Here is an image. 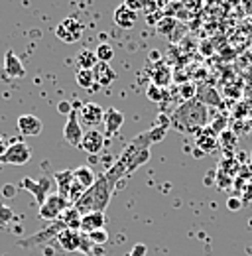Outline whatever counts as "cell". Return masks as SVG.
<instances>
[{
    "label": "cell",
    "instance_id": "5bb4252c",
    "mask_svg": "<svg viewBox=\"0 0 252 256\" xmlns=\"http://www.w3.org/2000/svg\"><path fill=\"white\" fill-rule=\"evenodd\" d=\"M106 223V215L104 213H87V215H81V224H79V230L83 234H89L93 230L98 228H104Z\"/></svg>",
    "mask_w": 252,
    "mask_h": 256
},
{
    "label": "cell",
    "instance_id": "e575fe53",
    "mask_svg": "<svg viewBox=\"0 0 252 256\" xmlns=\"http://www.w3.org/2000/svg\"><path fill=\"white\" fill-rule=\"evenodd\" d=\"M128 256H132V254H128Z\"/></svg>",
    "mask_w": 252,
    "mask_h": 256
},
{
    "label": "cell",
    "instance_id": "9a60e30c",
    "mask_svg": "<svg viewBox=\"0 0 252 256\" xmlns=\"http://www.w3.org/2000/svg\"><path fill=\"white\" fill-rule=\"evenodd\" d=\"M104 128H106V136H114L122 124H124V114L116 108H106L104 110Z\"/></svg>",
    "mask_w": 252,
    "mask_h": 256
},
{
    "label": "cell",
    "instance_id": "ba28073f",
    "mask_svg": "<svg viewBox=\"0 0 252 256\" xmlns=\"http://www.w3.org/2000/svg\"><path fill=\"white\" fill-rule=\"evenodd\" d=\"M83 128H81V122H79V110H73L69 116H67V122L63 126V138L67 144L79 148L81 146V140H83Z\"/></svg>",
    "mask_w": 252,
    "mask_h": 256
},
{
    "label": "cell",
    "instance_id": "ac0fdd59",
    "mask_svg": "<svg viewBox=\"0 0 252 256\" xmlns=\"http://www.w3.org/2000/svg\"><path fill=\"white\" fill-rule=\"evenodd\" d=\"M54 180H56L58 190H60L58 193H62L63 197H67V193H69L71 186H73V182H75L73 170H62V172H56V174H54Z\"/></svg>",
    "mask_w": 252,
    "mask_h": 256
},
{
    "label": "cell",
    "instance_id": "7c38bea8",
    "mask_svg": "<svg viewBox=\"0 0 252 256\" xmlns=\"http://www.w3.org/2000/svg\"><path fill=\"white\" fill-rule=\"evenodd\" d=\"M16 124H18L20 134H24V136H38L44 130V122L38 116H34V114H22V116H18V122Z\"/></svg>",
    "mask_w": 252,
    "mask_h": 256
},
{
    "label": "cell",
    "instance_id": "cb8c5ba5",
    "mask_svg": "<svg viewBox=\"0 0 252 256\" xmlns=\"http://www.w3.org/2000/svg\"><path fill=\"white\" fill-rule=\"evenodd\" d=\"M87 238H89L91 244H104V242L108 240V232H106V228H98V230L89 232Z\"/></svg>",
    "mask_w": 252,
    "mask_h": 256
},
{
    "label": "cell",
    "instance_id": "484cf974",
    "mask_svg": "<svg viewBox=\"0 0 252 256\" xmlns=\"http://www.w3.org/2000/svg\"><path fill=\"white\" fill-rule=\"evenodd\" d=\"M219 144L224 148H234L236 146V134L230 132V130H224L219 136Z\"/></svg>",
    "mask_w": 252,
    "mask_h": 256
},
{
    "label": "cell",
    "instance_id": "52a82bcc",
    "mask_svg": "<svg viewBox=\"0 0 252 256\" xmlns=\"http://www.w3.org/2000/svg\"><path fill=\"white\" fill-rule=\"evenodd\" d=\"M60 246L67 252H77V250H85V234L81 230H73V228H63L62 232L56 236Z\"/></svg>",
    "mask_w": 252,
    "mask_h": 256
},
{
    "label": "cell",
    "instance_id": "8992f818",
    "mask_svg": "<svg viewBox=\"0 0 252 256\" xmlns=\"http://www.w3.org/2000/svg\"><path fill=\"white\" fill-rule=\"evenodd\" d=\"M32 160V150L26 142H20V140H14L8 150L4 152V156L0 158L2 164H12V166H24Z\"/></svg>",
    "mask_w": 252,
    "mask_h": 256
},
{
    "label": "cell",
    "instance_id": "d6986e66",
    "mask_svg": "<svg viewBox=\"0 0 252 256\" xmlns=\"http://www.w3.org/2000/svg\"><path fill=\"white\" fill-rule=\"evenodd\" d=\"M98 64L96 60V54L89 52V50H83L75 56V65H77V71H93L94 65Z\"/></svg>",
    "mask_w": 252,
    "mask_h": 256
},
{
    "label": "cell",
    "instance_id": "4316f807",
    "mask_svg": "<svg viewBox=\"0 0 252 256\" xmlns=\"http://www.w3.org/2000/svg\"><path fill=\"white\" fill-rule=\"evenodd\" d=\"M12 219H14V211H12L8 205L0 203V226L10 224V223H12Z\"/></svg>",
    "mask_w": 252,
    "mask_h": 256
},
{
    "label": "cell",
    "instance_id": "d4e9b609",
    "mask_svg": "<svg viewBox=\"0 0 252 256\" xmlns=\"http://www.w3.org/2000/svg\"><path fill=\"white\" fill-rule=\"evenodd\" d=\"M197 91H199V93H203V95L207 93V98L203 100V104H205V106H207L209 102H211V104H217V106L220 104V96L217 95V91H213L211 87H199Z\"/></svg>",
    "mask_w": 252,
    "mask_h": 256
},
{
    "label": "cell",
    "instance_id": "836d02e7",
    "mask_svg": "<svg viewBox=\"0 0 252 256\" xmlns=\"http://www.w3.org/2000/svg\"><path fill=\"white\" fill-rule=\"evenodd\" d=\"M8 146H10V144H8V140H6V138L0 134V158L4 156V152L8 150Z\"/></svg>",
    "mask_w": 252,
    "mask_h": 256
},
{
    "label": "cell",
    "instance_id": "f1b7e54d",
    "mask_svg": "<svg viewBox=\"0 0 252 256\" xmlns=\"http://www.w3.org/2000/svg\"><path fill=\"white\" fill-rule=\"evenodd\" d=\"M58 108H60V112H62V114H67V116H69V114L75 110V106H73L69 100H62V102L58 104Z\"/></svg>",
    "mask_w": 252,
    "mask_h": 256
},
{
    "label": "cell",
    "instance_id": "83f0119b",
    "mask_svg": "<svg viewBox=\"0 0 252 256\" xmlns=\"http://www.w3.org/2000/svg\"><path fill=\"white\" fill-rule=\"evenodd\" d=\"M146 93H148V98H150V100H154V102L164 100V91H162V87H158V85H154V83L148 87V91H146Z\"/></svg>",
    "mask_w": 252,
    "mask_h": 256
},
{
    "label": "cell",
    "instance_id": "ffe728a7",
    "mask_svg": "<svg viewBox=\"0 0 252 256\" xmlns=\"http://www.w3.org/2000/svg\"><path fill=\"white\" fill-rule=\"evenodd\" d=\"M73 176H75V182H79L85 190L93 188L94 182H96V176H94V172L89 166H79L77 170H73Z\"/></svg>",
    "mask_w": 252,
    "mask_h": 256
},
{
    "label": "cell",
    "instance_id": "2e32d148",
    "mask_svg": "<svg viewBox=\"0 0 252 256\" xmlns=\"http://www.w3.org/2000/svg\"><path fill=\"white\" fill-rule=\"evenodd\" d=\"M197 146L207 154L215 152V148L219 146V136L211 128H203L201 132H197Z\"/></svg>",
    "mask_w": 252,
    "mask_h": 256
},
{
    "label": "cell",
    "instance_id": "30bf717a",
    "mask_svg": "<svg viewBox=\"0 0 252 256\" xmlns=\"http://www.w3.org/2000/svg\"><path fill=\"white\" fill-rule=\"evenodd\" d=\"M104 120V108L96 102H85L79 108V122L87 126H98Z\"/></svg>",
    "mask_w": 252,
    "mask_h": 256
},
{
    "label": "cell",
    "instance_id": "5b68a950",
    "mask_svg": "<svg viewBox=\"0 0 252 256\" xmlns=\"http://www.w3.org/2000/svg\"><path fill=\"white\" fill-rule=\"evenodd\" d=\"M52 178H48V176H44V178H40L38 182H34L32 178H22V182H20V186L22 188H26L28 192L34 195V199H36V203L42 207L44 203H46V199L52 195L50 190H52Z\"/></svg>",
    "mask_w": 252,
    "mask_h": 256
},
{
    "label": "cell",
    "instance_id": "603a6c76",
    "mask_svg": "<svg viewBox=\"0 0 252 256\" xmlns=\"http://www.w3.org/2000/svg\"><path fill=\"white\" fill-rule=\"evenodd\" d=\"M94 54H96V60L102 62V64H108L114 58V50H112L110 44H98L96 50H94Z\"/></svg>",
    "mask_w": 252,
    "mask_h": 256
},
{
    "label": "cell",
    "instance_id": "44dd1931",
    "mask_svg": "<svg viewBox=\"0 0 252 256\" xmlns=\"http://www.w3.org/2000/svg\"><path fill=\"white\" fill-rule=\"evenodd\" d=\"M75 79H77V85L83 87V89H89V91L98 89L96 83H94L93 71H77V73H75Z\"/></svg>",
    "mask_w": 252,
    "mask_h": 256
},
{
    "label": "cell",
    "instance_id": "7a4b0ae2",
    "mask_svg": "<svg viewBox=\"0 0 252 256\" xmlns=\"http://www.w3.org/2000/svg\"><path fill=\"white\" fill-rule=\"evenodd\" d=\"M112 190H114V182L108 176L96 178L93 188H89L85 192V195L75 203V209L81 215H87V213H104V209H106V205L110 201Z\"/></svg>",
    "mask_w": 252,
    "mask_h": 256
},
{
    "label": "cell",
    "instance_id": "e0dca14e",
    "mask_svg": "<svg viewBox=\"0 0 252 256\" xmlns=\"http://www.w3.org/2000/svg\"><path fill=\"white\" fill-rule=\"evenodd\" d=\"M4 71L10 77H22V75H26L24 65H22V62L18 60V56L14 52H6V56H4Z\"/></svg>",
    "mask_w": 252,
    "mask_h": 256
},
{
    "label": "cell",
    "instance_id": "f546056e",
    "mask_svg": "<svg viewBox=\"0 0 252 256\" xmlns=\"http://www.w3.org/2000/svg\"><path fill=\"white\" fill-rule=\"evenodd\" d=\"M226 207H228L230 211H240V209H242V201L236 199V197H230V199L226 201Z\"/></svg>",
    "mask_w": 252,
    "mask_h": 256
},
{
    "label": "cell",
    "instance_id": "9c48e42d",
    "mask_svg": "<svg viewBox=\"0 0 252 256\" xmlns=\"http://www.w3.org/2000/svg\"><path fill=\"white\" fill-rule=\"evenodd\" d=\"M104 142H106V136L96 130V128H89L85 134H83V140H81V150L87 152L89 156H96L102 148H104Z\"/></svg>",
    "mask_w": 252,
    "mask_h": 256
},
{
    "label": "cell",
    "instance_id": "3957f363",
    "mask_svg": "<svg viewBox=\"0 0 252 256\" xmlns=\"http://www.w3.org/2000/svg\"><path fill=\"white\" fill-rule=\"evenodd\" d=\"M69 207H71V203H69L67 197H63L62 193H52L46 199V203L40 207V219L48 221V223H54V221H58L62 217Z\"/></svg>",
    "mask_w": 252,
    "mask_h": 256
},
{
    "label": "cell",
    "instance_id": "1f68e13d",
    "mask_svg": "<svg viewBox=\"0 0 252 256\" xmlns=\"http://www.w3.org/2000/svg\"><path fill=\"white\" fill-rule=\"evenodd\" d=\"M182 93H186V98L191 100V98H195V87L193 85H186V87H182Z\"/></svg>",
    "mask_w": 252,
    "mask_h": 256
},
{
    "label": "cell",
    "instance_id": "6da1fadb",
    "mask_svg": "<svg viewBox=\"0 0 252 256\" xmlns=\"http://www.w3.org/2000/svg\"><path fill=\"white\" fill-rule=\"evenodd\" d=\"M207 120H209V108L201 100L191 98L174 112L172 126L182 132H201L203 128H207Z\"/></svg>",
    "mask_w": 252,
    "mask_h": 256
},
{
    "label": "cell",
    "instance_id": "7402d4cb",
    "mask_svg": "<svg viewBox=\"0 0 252 256\" xmlns=\"http://www.w3.org/2000/svg\"><path fill=\"white\" fill-rule=\"evenodd\" d=\"M172 81V73H170V69L166 67V65H158V69L154 71V85L158 87H166L168 83Z\"/></svg>",
    "mask_w": 252,
    "mask_h": 256
},
{
    "label": "cell",
    "instance_id": "4fadbf2b",
    "mask_svg": "<svg viewBox=\"0 0 252 256\" xmlns=\"http://www.w3.org/2000/svg\"><path fill=\"white\" fill-rule=\"evenodd\" d=\"M93 75H94L96 87H108V85H112L114 79H116V73H114V69L110 67V64H102V62H98V64L94 65Z\"/></svg>",
    "mask_w": 252,
    "mask_h": 256
},
{
    "label": "cell",
    "instance_id": "d6a6232c",
    "mask_svg": "<svg viewBox=\"0 0 252 256\" xmlns=\"http://www.w3.org/2000/svg\"><path fill=\"white\" fill-rule=\"evenodd\" d=\"M132 256H144L146 254V246L144 244H138V246H134L132 248V252H130Z\"/></svg>",
    "mask_w": 252,
    "mask_h": 256
},
{
    "label": "cell",
    "instance_id": "8fae6325",
    "mask_svg": "<svg viewBox=\"0 0 252 256\" xmlns=\"http://www.w3.org/2000/svg\"><path fill=\"white\" fill-rule=\"evenodd\" d=\"M112 20H114V24H116V26H120L122 30H130V28L136 24L138 14H136V10H132L128 4H120V6L114 10Z\"/></svg>",
    "mask_w": 252,
    "mask_h": 256
},
{
    "label": "cell",
    "instance_id": "4dcf8cb0",
    "mask_svg": "<svg viewBox=\"0 0 252 256\" xmlns=\"http://www.w3.org/2000/svg\"><path fill=\"white\" fill-rule=\"evenodd\" d=\"M16 186H12V184H4V186H2V195H4V197H14V195H16Z\"/></svg>",
    "mask_w": 252,
    "mask_h": 256
},
{
    "label": "cell",
    "instance_id": "277c9868",
    "mask_svg": "<svg viewBox=\"0 0 252 256\" xmlns=\"http://www.w3.org/2000/svg\"><path fill=\"white\" fill-rule=\"evenodd\" d=\"M83 32H85V24L77 16L63 18L62 22L58 24V28H56V36H58V40H62L63 44H75V42H79L83 38Z\"/></svg>",
    "mask_w": 252,
    "mask_h": 256
}]
</instances>
